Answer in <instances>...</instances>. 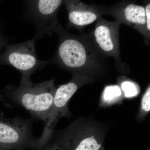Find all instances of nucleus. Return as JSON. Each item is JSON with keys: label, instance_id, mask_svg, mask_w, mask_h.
<instances>
[{"label": "nucleus", "instance_id": "nucleus-1", "mask_svg": "<svg viewBox=\"0 0 150 150\" xmlns=\"http://www.w3.org/2000/svg\"><path fill=\"white\" fill-rule=\"evenodd\" d=\"M56 88L54 79L38 83H20L18 86L8 85L0 91V100L7 105H20L45 123Z\"/></svg>", "mask_w": 150, "mask_h": 150}, {"label": "nucleus", "instance_id": "nucleus-2", "mask_svg": "<svg viewBox=\"0 0 150 150\" xmlns=\"http://www.w3.org/2000/svg\"><path fill=\"white\" fill-rule=\"evenodd\" d=\"M55 32L59 36V44L54 58L49 60L50 63L75 73L100 65L93 45L80 36L67 32L61 25Z\"/></svg>", "mask_w": 150, "mask_h": 150}, {"label": "nucleus", "instance_id": "nucleus-3", "mask_svg": "<svg viewBox=\"0 0 150 150\" xmlns=\"http://www.w3.org/2000/svg\"><path fill=\"white\" fill-rule=\"evenodd\" d=\"M34 39L16 44L5 46L0 56V65L15 68L21 74L20 83L30 82V76L36 70H41L50 64L49 60L41 61L38 58Z\"/></svg>", "mask_w": 150, "mask_h": 150}, {"label": "nucleus", "instance_id": "nucleus-4", "mask_svg": "<svg viewBox=\"0 0 150 150\" xmlns=\"http://www.w3.org/2000/svg\"><path fill=\"white\" fill-rule=\"evenodd\" d=\"M25 3V16L34 24L37 30L34 40L51 36L56 32L60 25L57 14L64 1L35 0Z\"/></svg>", "mask_w": 150, "mask_h": 150}, {"label": "nucleus", "instance_id": "nucleus-5", "mask_svg": "<svg viewBox=\"0 0 150 150\" xmlns=\"http://www.w3.org/2000/svg\"><path fill=\"white\" fill-rule=\"evenodd\" d=\"M77 75H74L72 80L68 83L56 88L53 104L48 115L43 133L37 139L34 150H42L52 139L56 124L59 119L69 114L68 103L71 98L79 87Z\"/></svg>", "mask_w": 150, "mask_h": 150}, {"label": "nucleus", "instance_id": "nucleus-6", "mask_svg": "<svg viewBox=\"0 0 150 150\" xmlns=\"http://www.w3.org/2000/svg\"><path fill=\"white\" fill-rule=\"evenodd\" d=\"M31 120L6 118L0 113V146L13 150H35L37 139L33 135Z\"/></svg>", "mask_w": 150, "mask_h": 150}, {"label": "nucleus", "instance_id": "nucleus-7", "mask_svg": "<svg viewBox=\"0 0 150 150\" xmlns=\"http://www.w3.org/2000/svg\"><path fill=\"white\" fill-rule=\"evenodd\" d=\"M98 8L101 15H110L120 24L127 25L140 33L149 43L150 34L147 30L144 6L133 2L125 1L109 7H98Z\"/></svg>", "mask_w": 150, "mask_h": 150}, {"label": "nucleus", "instance_id": "nucleus-8", "mask_svg": "<svg viewBox=\"0 0 150 150\" xmlns=\"http://www.w3.org/2000/svg\"><path fill=\"white\" fill-rule=\"evenodd\" d=\"M120 25L116 21H107L100 17L97 20L92 36L96 50L102 55L113 57L118 63L121 62L119 40Z\"/></svg>", "mask_w": 150, "mask_h": 150}, {"label": "nucleus", "instance_id": "nucleus-9", "mask_svg": "<svg viewBox=\"0 0 150 150\" xmlns=\"http://www.w3.org/2000/svg\"><path fill=\"white\" fill-rule=\"evenodd\" d=\"M54 144L65 150H99L102 147V142L98 137L82 136L75 126L64 131Z\"/></svg>", "mask_w": 150, "mask_h": 150}, {"label": "nucleus", "instance_id": "nucleus-10", "mask_svg": "<svg viewBox=\"0 0 150 150\" xmlns=\"http://www.w3.org/2000/svg\"><path fill=\"white\" fill-rule=\"evenodd\" d=\"M68 13L69 25L81 29L97 20L101 14L98 7L78 0L64 1Z\"/></svg>", "mask_w": 150, "mask_h": 150}, {"label": "nucleus", "instance_id": "nucleus-11", "mask_svg": "<svg viewBox=\"0 0 150 150\" xmlns=\"http://www.w3.org/2000/svg\"><path fill=\"white\" fill-rule=\"evenodd\" d=\"M122 96V91L118 86H109L105 88L103 94L104 102L112 103L118 100Z\"/></svg>", "mask_w": 150, "mask_h": 150}, {"label": "nucleus", "instance_id": "nucleus-12", "mask_svg": "<svg viewBox=\"0 0 150 150\" xmlns=\"http://www.w3.org/2000/svg\"><path fill=\"white\" fill-rule=\"evenodd\" d=\"M121 88L127 98L136 96L139 93V88L137 84L131 81H126L121 83Z\"/></svg>", "mask_w": 150, "mask_h": 150}, {"label": "nucleus", "instance_id": "nucleus-13", "mask_svg": "<svg viewBox=\"0 0 150 150\" xmlns=\"http://www.w3.org/2000/svg\"><path fill=\"white\" fill-rule=\"evenodd\" d=\"M142 110L143 112L147 113L150 110V86L147 89L143 96L142 101Z\"/></svg>", "mask_w": 150, "mask_h": 150}, {"label": "nucleus", "instance_id": "nucleus-14", "mask_svg": "<svg viewBox=\"0 0 150 150\" xmlns=\"http://www.w3.org/2000/svg\"><path fill=\"white\" fill-rule=\"evenodd\" d=\"M146 12V21L147 30L150 34V4L149 1L147 2L145 6Z\"/></svg>", "mask_w": 150, "mask_h": 150}, {"label": "nucleus", "instance_id": "nucleus-15", "mask_svg": "<svg viewBox=\"0 0 150 150\" xmlns=\"http://www.w3.org/2000/svg\"><path fill=\"white\" fill-rule=\"evenodd\" d=\"M7 44H8L7 41L3 33L1 25L0 22V56H1V52L2 49Z\"/></svg>", "mask_w": 150, "mask_h": 150}, {"label": "nucleus", "instance_id": "nucleus-16", "mask_svg": "<svg viewBox=\"0 0 150 150\" xmlns=\"http://www.w3.org/2000/svg\"><path fill=\"white\" fill-rule=\"evenodd\" d=\"M42 150H65L63 148L53 144H52L46 146Z\"/></svg>", "mask_w": 150, "mask_h": 150}, {"label": "nucleus", "instance_id": "nucleus-17", "mask_svg": "<svg viewBox=\"0 0 150 150\" xmlns=\"http://www.w3.org/2000/svg\"><path fill=\"white\" fill-rule=\"evenodd\" d=\"M0 150H13L11 149H7V148L2 147L0 146Z\"/></svg>", "mask_w": 150, "mask_h": 150}, {"label": "nucleus", "instance_id": "nucleus-18", "mask_svg": "<svg viewBox=\"0 0 150 150\" xmlns=\"http://www.w3.org/2000/svg\"><path fill=\"white\" fill-rule=\"evenodd\" d=\"M99 150H104V149H103V148L102 147Z\"/></svg>", "mask_w": 150, "mask_h": 150}]
</instances>
